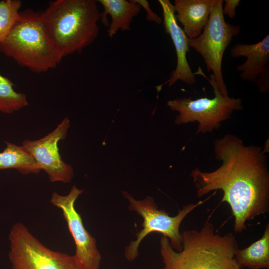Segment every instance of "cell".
<instances>
[{"label":"cell","mask_w":269,"mask_h":269,"mask_svg":"<svg viewBox=\"0 0 269 269\" xmlns=\"http://www.w3.org/2000/svg\"><path fill=\"white\" fill-rule=\"evenodd\" d=\"M204 77L213 89L214 97L212 98L202 97L192 99L191 97L177 98L170 100L167 106L172 111H177L175 123L177 125L197 122L198 133L212 132L221 126V123L230 118L235 111L243 108L240 98L224 95L220 91L213 74L207 78L200 67L194 73Z\"/></svg>","instance_id":"obj_5"},{"label":"cell","mask_w":269,"mask_h":269,"mask_svg":"<svg viewBox=\"0 0 269 269\" xmlns=\"http://www.w3.org/2000/svg\"><path fill=\"white\" fill-rule=\"evenodd\" d=\"M235 259L241 268L269 269V223L262 237L244 249H237Z\"/></svg>","instance_id":"obj_15"},{"label":"cell","mask_w":269,"mask_h":269,"mask_svg":"<svg viewBox=\"0 0 269 269\" xmlns=\"http://www.w3.org/2000/svg\"><path fill=\"white\" fill-rule=\"evenodd\" d=\"M122 193L129 201V210L136 212L143 219L142 229L135 234L136 239L131 241L125 248V257L130 262L139 256L138 249L141 241L152 232L161 233L168 238L174 249L177 251H181L182 237L180 226L182 221L192 210L207 200L205 199L196 203L186 205L176 215L171 216L164 210L159 209L151 196H147L141 200H136L127 192L122 191Z\"/></svg>","instance_id":"obj_6"},{"label":"cell","mask_w":269,"mask_h":269,"mask_svg":"<svg viewBox=\"0 0 269 269\" xmlns=\"http://www.w3.org/2000/svg\"><path fill=\"white\" fill-rule=\"evenodd\" d=\"M4 150L0 152V170L15 169L22 174H37L41 170L32 156L21 145L5 141Z\"/></svg>","instance_id":"obj_16"},{"label":"cell","mask_w":269,"mask_h":269,"mask_svg":"<svg viewBox=\"0 0 269 269\" xmlns=\"http://www.w3.org/2000/svg\"><path fill=\"white\" fill-rule=\"evenodd\" d=\"M133 1L143 7L147 12L146 19L150 22H154L157 24H160L162 22L161 18L150 8L148 2L145 0H133Z\"/></svg>","instance_id":"obj_19"},{"label":"cell","mask_w":269,"mask_h":269,"mask_svg":"<svg viewBox=\"0 0 269 269\" xmlns=\"http://www.w3.org/2000/svg\"><path fill=\"white\" fill-rule=\"evenodd\" d=\"M215 158L220 167L210 172L198 168L190 176L197 196L222 190L221 202L230 206L234 217V230L241 233L246 222L269 211V172L265 151L256 145H246L236 135L226 134L214 142Z\"/></svg>","instance_id":"obj_1"},{"label":"cell","mask_w":269,"mask_h":269,"mask_svg":"<svg viewBox=\"0 0 269 269\" xmlns=\"http://www.w3.org/2000/svg\"><path fill=\"white\" fill-rule=\"evenodd\" d=\"M158 1L162 9L165 32L171 37L177 56L176 68L171 73L169 79L163 85L168 83V86H171L178 80L193 85L197 80L186 57L189 51V38L178 24L173 4L169 0H158Z\"/></svg>","instance_id":"obj_11"},{"label":"cell","mask_w":269,"mask_h":269,"mask_svg":"<svg viewBox=\"0 0 269 269\" xmlns=\"http://www.w3.org/2000/svg\"><path fill=\"white\" fill-rule=\"evenodd\" d=\"M215 0H175L176 19L187 37H198L206 25Z\"/></svg>","instance_id":"obj_13"},{"label":"cell","mask_w":269,"mask_h":269,"mask_svg":"<svg viewBox=\"0 0 269 269\" xmlns=\"http://www.w3.org/2000/svg\"><path fill=\"white\" fill-rule=\"evenodd\" d=\"M181 234L180 251L174 249L166 237H161L162 269H243L235 259L238 244L232 233L220 235L207 222L199 230H185Z\"/></svg>","instance_id":"obj_2"},{"label":"cell","mask_w":269,"mask_h":269,"mask_svg":"<svg viewBox=\"0 0 269 269\" xmlns=\"http://www.w3.org/2000/svg\"><path fill=\"white\" fill-rule=\"evenodd\" d=\"M83 192L82 189L73 185L66 195L53 192L50 202L62 212L74 241V257L80 269H99L101 255L97 248L96 240L85 228L82 218L75 207L76 200Z\"/></svg>","instance_id":"obj_9"},{"label":"cell","mask_w":269,"mask_h":269,"mask_svg":"<svg viewBox=\"0 0 269 269\" xmlns=\"http://www.w3.org/2000/svg\"><path fill=\"white\" fill-rule=\"evenodd\" d=\"M14 84L0 73V112L11 114L28 105L26 94L16 92Z\"/></svg>","instance_id":"obj_17"},{"label":"cell","mask_w":269,"mask_h":269,"mask_svg":"<svg viewBox=\"0 0 269 269\" xmlns=\"http://www.w3.org/2000/svg\"><path fill=\"white\" fill-rule=\"evenodd\" d=\"M22 5L20 0L0 1V42L5 38L18 18Z\"/></svg>","instance_id":"obj_18"},{"label":"cell","mask_w":269,"mask_h":269,"mask_svg":"<svg viewBox=\"0 0 269 269\" xmlns=\"http://www.w3.org/2000/svg\"><path fill=\"white\" fill-rule=\"evenodd\" d=\"M9 240L12 269H80L74 255L49 249L22 223L11 227Z\"/></svg>","instance_id":"obj_8"},{"label":"cell","mask_w":269,"mask_h":269,"mask_svg":"<svg viewBox=\"0 0 269 269\" xmlns=\"http://www.w3.org/2000/svg\"><path fill=\"white\" fill-rule=\"evenodd\" d=\"M223 0H215L203 32L197 38L189 39V46L198 52L204 59L208 71H212L218 87L224 95H228L222 71L224 52L233 38L241 31L240 26L226 22L222 13Z\"/></svg>","instance_id":"obj_7"},{"label":"cell","mask_w":269,"mask_h":269,"mask_svg":"<svg viewBox=\"0 0 269 269\" xmlns=\"http://www.w3.org/2000/svg\"><path fill=\"white\" fill-rule=\"evenodd\" d=\"M225 5L222 6V13L230 19H233L236 15V9L239 6L240 0H224Z\"/></svg>","instance_id":"obj_20"},{"label":"cell","mask_w":269,"mask_h":269,"mask_svg":"<svg viewBox=\"0 0 269 269\" xmlns=\"http://www.w3.org/2000/svg\"><path fill=\"white\" fill-rule=\"evenodd\" d=\"M232 57H246L245 62L237 67L241 78L255 83L258 77L269 70V35L254 44H236L230 50Z\"/></svg>","instance_id":"obj_12"},{"label":"cell","mask_w":269,"mask_h":269,"mask_svg":"<svg viewBox=\"0 0 269 269\" xmlns=\"http://www.w3.org/2000/svg\"><path fill=\"white\" fill-rule=\"evenodd\" d=\"M96 0H56L41 12L44 26L62 59L80 53L97 38L101 15Z\"/></svg>","instance_id":"obj_3"},{"label":"cell","mask_w":269,"mask_h":269,"mask_svg":"<svg viewBox=\"0 0 269 269\" xmlns=\"http://www.w3.org/2000/svg\"><path fill=\"white\" fill-rule=\"evenodd\" d=\"M104 8L100 13L102 24L108 27L107 33L112 38L119 30L128 31L134 17L138 15L141 6L133 0H98Z\"/></svg>","instance_id":"obj_14"},{"label":"cell","mask_w":269,"mask_h":269,"mask_svg":"<svg viewBox=\"0 0 269 269\" xmlns=\"http://www.w3.org/2000/svg\"><path fill=\"white\" fill-rule=\"evenodd\" d=\"M70 127L66 117L44 137L35 140L26 139L22 143L51 182L70 183L74 176L72 167L62 160L58 148L59 141L65 139Z\"/></svg>","instance_id":"obj_10"},{"label":"cell","mask_w":269,"mask_h":269,"mask_svg":"<svg viewBox=\"0 0 269 269\" xmlns=\"http://www.w3.org/2000/svg\"><path fill=\"white\" fill-rule=\"evenodd\" d=\"M0 51L19 65L41 73L54 68L62 58L52 45L45 29L41 14L31 9L20 12Z\"/></svg>","instance_id":"obj_4"}]
</instances>
